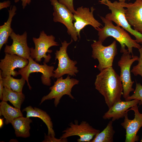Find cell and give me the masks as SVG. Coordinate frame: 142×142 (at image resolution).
I'll return each mask as SVG.
<instances>
[{
	"label": "cell",
	"mask_w": 142,
	"mask_h": 142,
	"mask_svg": "<svg viewBox=\"0 0 142 142\" xmlns=\"http://www.w3.org/2000/svg\"><path fill=\"white\" fill-rule=\"evenodd\" d=\"M95 88L104 97L109 108L115 103L121 101L123 88L120 75L112 67L103 69L96 76Z\"/></svg>",
	"instance_id": "6da1fadb"
},
{
	"label": "cell",
	"mask_w": 142,
	"mask_h": 142,
	"mask_svg": "<svg viewBox=\"0 0 142 142\" xmlns=\"http://www.w3.org/2000/svg\"><path fill=\"white\" fill-rule=\"evenodd\" d=\"M104 26L103 28H97L99 40L103 42L108 37H111L115 38L120 44L121 49L125 48L126 46L129 53L133 55V48L139 49L141 45L135 40L133 39L129 34L123 28L117 25L114 26L112 21L105 18L100 17Z\"/></svg>",
	"instance_id": "7a4b0ae2"
},
{
	"label": "cell",
	"mask_w": 142,
	"mask_h": 142,
	"mask_svg": "<svg viewBox=\"0 0 142 142\" xmlns=\"http://www.w3.org/2000/svg\"><path fill=\"white\" fill-rule=\"evenodd\" d=\"M119 0V2L115 1L112 2L109 0H107L106 3L104 4L107 6L111 12V13L107 14L105 18L113 21L117 25L122 27L135 37L137 43L142 44V34L133 29L126 18L124 12L125 9L123 4L124 2L127 0Z\"/></svg>",
	"instance_id": "3957f363"
},
{
	"label": "cell",
	"mask_w": 142,
	"mask_h": 142,
	"mask_svg": "<svg viewBox=\"0 0 142 142\" xmlns=\"http://www.w3.org/2000/svg\"><path fill=\"white\" fill-rule=\"evenodd\" d=\"M120 52L122 54L118 63L120 69V75L123 88V97L125 100L130 96V93L134 91L132 88L134 81L131 79L130 68L133 63L138 60L139 57L131 55L127 49H120Z\"/></svg>",
	"instance_id": "277c9868"
},
{
	"label": "cell",
	"mask_w": 142,
	"mask_h": 142,
	"mask_svg": "<svg viewBox=\"0 0 142 142\" xmlns=\"http://www.w3.org/2000/svg\"><path fill=\"white\" fill-rule=\"evenodd\" d=\"M102 43L99 40H94L91 44L92 57L98 60L99 64L97 68L100 71L112 67L114 58L118 53L116 41L106 46H104Z\"/></svg>",
	"instance_id": "5b68a950"
},
{
	"label": "cell",
	"mask_w": 142,
	"mask_h": 142,
	"mask_svg": "<svg viewBox=\"0 0 142 142\" xmlns=\"http://www.w3.org/2000/svg\"><path fill=\"white\" fill-rule=\"evenodd\" d=\"M79 82L76 79L70 78L69 75L65 79L62 77L57 78L54 85L50 88V92L42 98L40 105L46 100L54 99V106L57 107L62 97L65 95L72 99H75L71 94L73 86L78 84Z\"/></svg>",
	"instance_id": "8992f818"
},
{
	"label": "cell",
	"mask_w": 142,
	"mask_h": 142,
	"mask_svg": "<svg viewBox=\"0 0 142 142\" xmlns=\"http://www.w3.org/2000/svg\"><path fill=\"white\" fill-rule=\"evenodd\" d=\"M55 38L52 35H47L43 31L41 32L38 38L33 37L32 40L35 45V48L31 47L30 49V57L35 59L36 62H40L41 59L44 58V62H48L51 58L50 54H46L47 53H51L52 51L49 48L53 46L59 45L55 41Z\"/></svg>",
	"instance_id": "52a82bcc"
},
{
	"label": "cell",
	"mask_w": 142,
	"mask_h": 142,
	"mask_svg": "<svg viewBox=\"0 0 142 142\" xmlns=\"http://www.w3.org/2000/svg\"><path fill=\"white\" fill-rule=\"evenodd\" d=\"M73 41L72 38L69 43L65 40L61 42V47L59 50H56L55 58V59H58V63L57 68L53 71L54 78H58L65 74L76 76V74L79 72L77 67L75 66L77 62L71 60L67 52L68 46Z\"/></svg>",
	"instance_id": "ba28073f"
},
{
	"label": "cell",
	"mask_w": 142,
	"mask_h": 142,
	"mask_svg": "<svg viewBox=\"0 0 142 142\" xmlns=\"http://www.w3.org/2000/svg\"><path fill=\"white\" fill-rule=\"evenodd\" d=\"M53 6V21L64 25L67 29V32L75 41L78 40V36L73 21H75L73 13L65 6L60 3L58 0H49Z\"/></svg>",
	"instance_id": "9c48e42d"
},
{
	"label": "cell",
	"mask_w": 142,
	"mask_h": 142,
	"mask_svg": "<svg viewBox=\"0 0 142 142\" xmlns=\"http://www.w3.org/2000/svg\"><path fill=\"white\" fill-rule=\"evenodd\" d=\"M28 63L25 67L18 70L19 75H21L26 81L29 89L31 90L32 87L29 82V77L30 74L34 72H40L42 73L41 80L42 84L45 85L49 86L51 85L50 78L54 77L53 72L54 67L47 65L46 63L43 62V64H40L30 57L28 59Z\"/></svg>",
	"instance_id": "30bf717a"
},
{
	"label": "cell",
	"mask_w": 142,
	"mask_h": 142,
	"mask_svg": "<svg viewBox=\"0 0 142 142\" xmlns=\"http://www.w3.org/2000/svg\"><path fill=\"white\" fill-rule=\"evenodd\" d=\"M69 125V127L62 131L63 133L60 138H66L77 135L80 137L77 139L78 142H90L96 135L100 132L99 130L94 128L85 121H82L78 124V121L75 120L74 123L71 122Z\"/></svg>",
	"instance_id": "8fae6325"
},
{
	"label": "cell",
	"mask_w": 142,
	"mask_h": 142,
	"mask_svg": "<svg viewBox=\"0 0 142 142\" xmlns=\"http://www.w3.org/2000/svg\"><path fill=\"white\" fill-rule=\"evenodd\" d=\"M129 111L133 110L134 113V117L133 120L129 119L128 117V112L125 115L124 122L121 125L125 129V142H135L138 141L139 136L137 135L138 131L142 126V113L139 111L137 105L132 106Z\"/></svg>",
	"instance_id": "7c38bea8"
},
{
	"label": "cell",
	"mask_w": 142,
	"mask_h": 142,
	"mask_svg": "<svg viewBox=\"0 0 142 142\" xmlns=\"http://www.w3.org/2000/svg\"><path fill=\"white\" fill-rule=\"evenodd\" d=\"M90 9V11L88 8L81 6L78 8L73 13L75 21L74 26L80 38V31L86 26L90 25L96 29L102 26L94 17L93 12L95 9L92 7Z\"/></svg>",
	"instance_id": "4fadbf2b"
},
{
	"label": "cell",
	"mask_w": 142,
	"mask_h": 142,
	"mask_svg": "<svg viewBox=\"0 0 142 142\" xmlns=\"http://www.w3.org/2000/svg\"><path fill=\"white\" fill-rule=\"evenodd\" d=\"M13 42L11 45H6L5 53L15 54L28 59L30 57V49L27 43V33L25 31L22 35L16 34L13 31L10 36Z\"/></svg>",
	"instance_id": "5bb4252c"
},
{
	"label": "cell",
	"mask_w": 142,
	"mask_h": 142,
	"mask_svg": "<svg viewBox=\"0 0 142 142\" xmlns=\"http://www.w3.org/2000/svg\"><path fill=\"white\" fill-rule=\"evenodd\" d=\"M5 53L4 58L1 60L0 62L2 77L9 75L17 76L19 75L18 72L14 69L17 68L21 69L25 67L28 63V60L15 54Z\"/></svg>",
	"instance_id": "9a60e30c"
},
{
	"label": "cell",
	"mask_w": 142,
	"mask_h": 142,
	"mask_svg": "<svg viewBox=\"0 0 142 142\" xmlns=\"http://www.w3.org/2000/svg\"><path fill=\"white\" fill-rule=\"evenodd\" d=\"M123 6L126 7L125 17L129 23L135 30L142 34V0H136L134 3L123 2Z\"/></svg>",
	"instance_id": "2e32d148"
},
{
	"label": "cell",
	"mask_w": 142,
	"mask_h": 142,
	"mask_svg": "<svg viewBox=\"0 0 142 142\" xmlns=\"http://www.w3.org/2000/svg\"><path fill=\"white\" fill-rule=\"evenodd\" d=\"M139 100L135 99L129 101H119L115 103L106 112L103 116L104 119L112 118L113 121L116 120L124 117L125 114L128 112L129 109L137 105Z\"/></svg>",
	"instance_id": "e0dca14e"
},
{
	"label": "cell",
	"mask_w": 142,
	"mask_h": 142,
	"mask_svg": "<svg viewBox=\"0 0 142 142\" xmlns=\"http://www.w3.org/2000/svg\"><path fill=\"white\" fill-rule=\"evenodd\" d=\"M22 111L26 112V117H38L47 126L48 129L47 135L55 136L51 119L45 111L36 107L33 108L31 106H28L23 109Z\"/></svg>",
	"instance_id": "ac0fdd59"
},
{
	"label": "cell",
	"mask_w": 142,
	"mask_h": 142,
	"mask_svg": "<svg viewBox=\"0 0 142 142\" xmlns=\"http://www.w3.org/2000/svg\"><path fill=\"white\" fill-rule=\"evenodd\" d=\"M32 120L28 117L23 116L17 118L11 123L15 130V133L17 137L26 138L30 135L29 130L30 123Z\"/></svg>",
	"instance_id": "d6986e66"
},
{
	"label": "cell",
	"mask_w": 142,
	"mask_h": 142,
	"mask_svg": "<svg viewBox=\"0 0 142 142\" xmlns=\"http://www.w3.org/2000/svg\"><path fill=\"white\" fill-rule=\"evenodd\" d=\"M17 7L15 5L11 7L8 10L9 16L7 21L0 26V50L3 45L7 43L8 37L13 31L11 24L13 17L16 14Z\"/></svg>",
	"instance_id": "ffe728a7"
},
{
	"label": "cell",
	"mask_w": 142,
	"mask_h": 142,
	"mask_svg": "<svg viewBox=\"0 0 142 142\" xmlns=\"http://www.w3.org/2000/svg\"><path fill=\"white\" fill-rule=\"evenodd\" d=\"M0 115L5 119V123H11L15 119L23 116L22 113L19 109L9 105L7 102L2 101L0 103Z\"/></svg>",
	"instance_id": "44dd1931"
},
{
	"label": "cell",
	"mask_w": 142,
	"mask_h": 142,
	"mask_svg": "<svg viewBox=\"0 0 142 142\" xmlns=\"http://www.w3.org/2000/svg\"><path fill=\"white\" fill-rule=\"evenodd\" d=\"M25 98V95L22 92H16L4 87L2 101H9L14 107L20 109L21 105Z\"/></svg>",
	"instance_id": "7402d4cb"
},
{
	"label": "cell",
	"mask_w": 142,
	"mask_h": 142,
	"mask_svg": "<svg viewBox=\"0 0 142 142\" xmlns=\"http://www.w3.org/2000/svg\"><path fill=\"white\" fill-rule=\"evenodd\" d=\"M113 121H110L106 128L94 137L90 142H113L115 133L113 126Z\"/></svg>",
	"instance_id": "603a6c76"
},
{
	"label": "cell",
	"mask_w": 142,
	"mask_h": 142,
	"mask_svg": "<svg viewBox=\"0 0 142 142\" xmlns=\"http://www.w3.org/2000/svg\"><path fill=\"white\" fill-rule=\"evenodd\" d=\"M11 76L9 75L3 78L4 87L16 92L22 93L26 81L25 79L22 77L20 79H15Z\"/></svg>",
	"instance_id": "cb8c5ba5"
},
{
	"label": "cell",
	"mask_w": 142,
	"mask_h": 142,
	"mask_svg": "<svg viewBox=\"0 0 142 142\" xmlns=\"http://www.w3.org/2000/svg\"><path fill=\"white\" fill-rule=\"evenodd\" d=\"M136 99L139 100V105L142 104V85L140 83H136L135 90L133 94L126 98L125 101H129Z\"/></svg>",
	"instance_id": "d4e9b609"
},
{
	"label": "cell",
	"mask_w": 142,
	"mask_h": 142,
	"mask_svg": "<svg viewBox=\"0 0 142 142\" xmlns=\"http://www.w3.org/2000/svg\"><path fill=\"white\" fill-rule=\"evenodd\" d=\"M138 50L140 53V56L138 60V63L133 67L131 72L135 76L139 75L142 77V44Z\"/></svg>",
	"instance_id": "484cf974"
},
{
	"label": "cell",
	"mask_w": 142,
	"mask_h": 142,
	"mask_svg": "<svg viewBox=\"0 0 142 142\" xmlns=\"http://www.w3.org/2000/svg\"><path fill=\"white\" fill-rule=\"evenodd\" d=\"M67 138H61L59 139L56 138L55 136L51 135H47L45 134L44 139L42 142H67Z\"/></svg>",
	"instance_id": "4316f807"
},
{
	"label": "cell",
	"mask_w": 142,
	"mask_h": 142,
	"mask_svg": "<svg viewBox=\"0 0 142 142\" xmlns=\"http://www.w3.org/2000/svg\"><path fill=\"white\" fill-rule=\"evenodd\" d=\"M60 3L65 6L72 13H74L75 11L74 10L73 0H58Z\"/></svg>",
	"instance_id": "83f0119b"
},
{
	"label": "cell",
	"mask_w": 142,
	"mask_h": 142,
	"mask_svg": "<svg viewBox=\"0 0 142 142\" xmlns=\"http://www.w3.org/2000/svg\"><path fill=\"white\" fill-rule=\"evenodd\" d=\"M2 71H0V99L2 100L3 92L4 88L3 82V78L1 75Z\"/></svg>",
	"instance_id": "f1b7e54d"
},
{
	"label": "cell",
	"mask_w": 142,
	"mask_h": 142,
	"mask_svg": "<svg viewBox=\"0 0 142 142\" xmlns=\"http://www.w3.org/2000/svg\"><path fill=\"white\" fill-rule=\"evenodd\" d=\"M11 4V2L9 0L0 2V10H1L3 8H7L9 7Z\"/></svg>",
	"instance_id": "f546056e"
},
{
	"label": "cell",
	"mask_w": 142,
	"mask_h": 142,
	"mask_svg": "<svg viewBox=\"0 0 142 142\" xmlns=\"http://www.w3.org/2000/svg\"><path fill=\"white\" fill-rule=\"evenodd\" d=\"M20 0L22 2V6L23 9H24L27 5H29L31 1V0H14V2L16 3Z\"/></svg>",
	"instance_id": "4dcf8cb0"
},
{
	"label": "cell",
	"mask_w": 142,
	"mask_h": 142,
	"mask_svg": "<svg viewBox=\"0 0 142 142\" xmlns=\"http://www.w3.org/2000/svg\"><path fill=\"white\" fill-rule=\"evenodd\" d=\"M3 118L0 119V128H1L3 126Z\"/></svg>",
	"instance_id": "1f68e13d"
},
{
	"label": "cell",
	"mask_w": 142,
	"mask_h": 142,
	"mask_svg": "<svg viewBox=\"0 0 142 142\" xmlns=\"http://www.w3.org/2000/svg\"><path fill=\"white\" fill-rule=\"evenodd\" d=\"M99 1V2H100L101 4H104V3H106V1L107 0H98Z\"/></svg>",
	"instance_id": "d6a6232c"
},
{
	"label": "cell",
	"mask_w": 142,
	"mask_h": 142,
	"mask_svg": "<svg viewBox=\"0 0 142 142\" xmlns=\"http://www.w3.org/2000/svg\"><path fill=\"white\" fill-rule=\"evenodd\" d=\"M140 141L142 142V139Z\"/></svg>",
	"instance_id": "836d02e7"
}]
</instances>
